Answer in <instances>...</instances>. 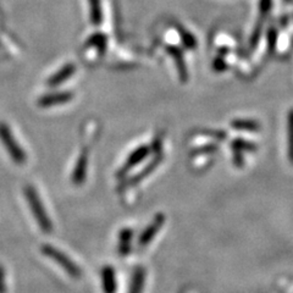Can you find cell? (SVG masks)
Returning a JSON list of instances; mask_svg holds the SVG:
<instances>
[{"label": "cell", "instance_id": "cell-1", "mask_svg": "<svg viewBox=\"0 0 293 293\" xmlns=\"http://www.w3.org/2000/svg\"><path fill=\"white\" fill-rule=\"evenodd\" d=\"M25 197L30 206L31 210H32L33 216H35L36 221L38 223V226L41 227V230L43 232H52L53 231V223L50 220V218L48 216L47 212H45L43 203H42L41 198H39L37 190L33 188L32 186L27 184L25 187Z\"/></svg>", "mask_w": 293, "mask_h": 293}, {"label": "cell", "instance_id": "cell-2", "mask_svg": "<svg viewBox=\"0 0 293 293\" xmlns=\"http://www.w3.org/2000/svg\"><path fill=\"white\" fill-rule=\"evenodd\" d=\"M42 252H43L45 257L50 258L52 260L55 261L59 266H61L62 269L67 272V275H70L71 277L79 278L82 276L81 269H79V267L76 265V264L73 263L64 252L55 248V247L50 246V244H44V246H42Z\"/></svg>", "mask_w": 293, "mask_h": 293}, {"label": "cell", "instance_id": "cell-3", "mask_svg": "<svg viewBox=\"0 0 293 293\" xmlns=\"http://www.w3.org/2000/svg\"><path fill=\"white\" fill-rule=\"evenodd\" d=\"M0 141L3 142L5 149L8 150L11 159H13L15 163L24 164L25 161H26L27 159L26 153L24 152L21 146L16 142L11 130L8 127L7 124H4V122H0Z\"/></svg>", "mask_w": 293, "mask_h": 293}, {"label": "cell", "instance_id": "cell-4", "mask_svg": "<svg viewBox=\"0 0 293 293\" xmlns=\"http://www.w3.org/2000/svg\"><path fill=\"white\" fill-rule=\"evenodd\" d=\"M165 220H166V219H165V215L161 214V213L154 216L152 223L148 225L146 229L143 230V232L141 233V236H139L138 238L139 248H144V247H147L150 242L154 240L156 233L160 231L161 227H163Z\"/></svg>", "mask_w": 293, "mask_h": 293}, {"label": "cell", "instance_id": "cell-5", "mask_svg": "<svg viewBox=\"0 0 293 293\" xmlns=\"http://www.w3.org/2000/svg\"><path fill=\"white\" fill-rule=\"evenodd\" d=\"M149 153H150L149 146H141L136 150H133V152L131 153V155L129 156V159L126 160V163L122 166V169L119 171V176L126 175L127 171H130L132 167H135L136 165H138L142 160H144V159L149 155Z\"/></svg>", "mask_w": 293, "mask_h": 293}, {"label": "cell", "instance_id": "cell-6", "mask_svg": "<svg viewBox=\"0 0 293 293\" xmlns=\"http://www.w3.org/2000/svg\"><path fill=\"white\" fill-rule=\"evenodd\" d=\"M73 94L70 92H59V93H52V94L43 95L38 101V105L42 108H49L54 107V105L65 104L72 99Z\"/></svg>", "mask_w": 293, "mask_h": 293}, {"label": "cell", "instance_id": "cell-7", "mask_svg": "<svg viewBox=\"0 0 293 293\" xmlns=\"http://www.w3.org/2000/svg\"><path fill=\"white\" fill-rule=\"evenodd\" d=\"M88 166V154L86 152H82L76 161L75 169L72 172V182L75 184H81L86 178Z\"/></svg>", "mask_w": 293, "mask_h": 293}, {"label": "cell", "instance_id": "cell-8", "mask_svg": "<svg viewBox=\"0 0 293 293\" xmlns=\"http://www.w3.org/2000/svg\"><path fill=\"white\" fill-rule=\"evenodd\" d=\"M102 286L104 293H116L118 283H116L115 270L112 266H104L102 270Z\"/></svg>", "mask_w": 293, "mask_h": 293}, {"label": "cell", "instance_id": "cell-9", "mask_svg": "<svg viewBox=\"0 0 293 293\" xmlns=\"http://www.w3.org/2000/svg\"><path fill=\"white\" fill-rule=\"evenodd\" d=\"M132 238H133V231L129 227L122 229L120 235H119V246L118 252L120 257L125 258L130 254L131 248H132Z\"/></svg>", "mask_w": 293, "mask_h": 293}, {"label": "cell", "instance_id": "cell-10", "mask_svg": "<svg viewBox=\"0 0 293 293\" xmlns=\"http://www.w3.org/2000/svg\"><path fill=\"white\" fill-rule=\"evenodd\" d=\"M75 72H76V66H75V65H73V64L65 65V66L62 67L61 70H59L58 72L54 73L52 77L49 78V81H48V84H49L50 87L59 86V84L64 83L65 81H67V79H69Z\"/></svg>", "mask_w": 293, "mask_h": 293}, {"label": "cell", "instance_id": "cell-11", "mask_svg": "<svg viewBox=\"0 0 293 293\" xmlns=\"http://www.w3.org/2000/svg\"><path fill=\"white\" fill-rule=\"evenodd\" d=\"M144 281H146V271L143 267H136L133 270L132 280L130 284V293H143Z\"/></svg>", "mask_w": 293, "mask_h": 293}, {"label": "cell", "instance_id": "cell-12", "mask_svg": "<svg viewBox=\"0 0 293 293\" xmlns=\"http://www.w3.org/2000/svg\"><path fill=\"white\" fill-rule=\"evenodd\" d=\"M160 160H161V158H160V156H158V158L154 159V160H153L152 163L148 165L147 167H144V169L142 170V171L139 172L137 176H135V177L131 178V180L129 182H126V184H130V186H133V184L138 183V182H141L142 180H143V178H146L150 172L154 171V169H155L156 166H158L159 163H160Z\"/></svg>", "mask_w": 293, "mask_h": 293}, {"label": "cell", "instance_id": "cell-13", "mask_svg": "<svg viewBox=\"0 0 293 293\" xmlns=\"http://www.w3.org/2000/svg\"><path fill=\"white\" fill-rule=\"evenodd\" d=\"M167 52H169L171 55L175 58V61L176 64H177V67H178V73H180V77L182 81H184V79H187V70H186V66H184V62L182 60V54L180 50L177 49V48L175 47H169L167 48Z\"/></svg>", "mask_w": 293, "mask_h": 293}, {"label": "cell", "instance_id": "cell-14", "mask_svg": "<svg viewBox=\"0 0 293 293\" xmlns=\"http://www.w3.org/2000/svg\"><path fill=\"white\" fill-rule=\"evenodd\" d=\"M89 3H90V19H92L93 25L98 26V25L102 24V19H103L101 0H89Z\"/></svg>", "mask_w": 293, "mask_h": 293}, {"label": "cell", "instance_id": "cell-15", "mask_svg": "<svg viewBox=\"0 0 293 293\" xmlns=\"http://www.w3.org/2000/svg\"><path fill=\"white\" fill-rule=\"evenodd\" d=\"M105 42H107V38H105L103 33H95V35H93L89 39H88L87 47H98L104 49Z\"/></svg>", "mask_w": 293, "mask_h": 293}, {"label": "cell", "instance_id": "cell-16", "mask_svg": "<svg viewBox=\"0 0 293 293\" xmlns=\"http://www.w3.org/2000/svg\"><path fill=\"white\" fill-rule=\"evenodd\" d=\"M0 293H7V281H5V270L0 265Z\"/></svg>", "mask_w": 293, "mask_h": 293}]
</instances>
